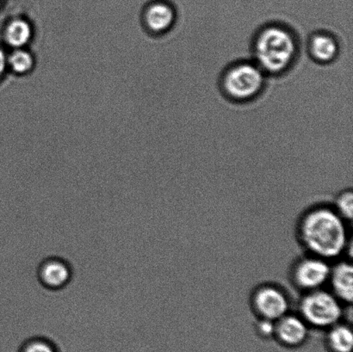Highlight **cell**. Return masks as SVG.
I'll return each mask as SVG.
<instances>
[{"label": "cell", "mask_w": 353, "mask_h": 352, "mask_svg": "<svg viewBox=\"0 0 353 352\" xmlns=\"http://www.w3.org/2000/svg\"><path fill=\"white\" fill-rule=\"evenodd\" d=\"M347 223L334 207L314 206L301 216L297 238L307 253L330 262L337 260L352 240Z\"/></svg>", "instance_id": "1"}, {"label": "cell", "mask_w": 353, "mask_h": 352, "mask_svg": "<svg viewBox=\"0 0 353 352\" xmlns=\"http://www.w3.org/2000/svg\"><path fill=\"white\" fill-rule=\"evenodd\" d=\"M256 64L266 75L281 76L296 63L299 41L292 28L280 23H268L259 29L252 41Z\"/></svg>", "instance_id": "2"}, {"label": "cell", "mask_w": 353, "mask_h": 352, "mask_svg": "<svg viewBox=\"0 0 353 352\" xmlns=\"http://www.w3.org/2000/svg\"><path fill=\"white\" fill-rule=\"evenodd\" d=\"M266 76L254 61H235L221 74L220 90L231 102H252L264 92Z\"/></svg>", "instance_id": "3"}, {"label": "cell", "mask_w": 353, "mask_h": 352, "mask_svg": "<svg viewBox=\"0 0 353 352\" xmlns=\"http://www.w3.org/2000/svg\"><path fill=\"white\" fill-rule=\"evenodd\" d=\"M345 304L325 288L303 293L299 303V315L310 329L327 330L342 322Z\"/></svg>", "instance_id": "4"}, {"label": "cell", "mask_w": 353, "mask_h": 352, "mask_svg": "<svg viewBox=\"0 0 353 352\" xmlns=\"http://www.w3.org/2000/svg\"><path fill=\"white\" fill-rule=\"evenodd\" d=\"M331 267V262L307 254L292 265L290 282L303 294L323 289L327 285Z\"/></svg>", "instance_id": "5"}, {"label": "cell", "mask_w": 353, "mask_h": 352, "mask_svg": "<svg viewBox=\"0 0 353 352\" xmlns=\"http://www.w3.org/2000/svg\"><path fill=\"white\" fill-rule=\"evenodd\" d=\"M250 304L258 319L276 322L290 313L289 296L278 285L265 284L259 285L252 293Z\"/></svg>", "instance_id": "6"}, {"label": "cell", "mask_w": 353, "mask_h": 352, "mask_svg": "<svg viewBox=\"0 0 353 352\" xmlns=\"http://www.w3.org/2000/svg\"><path fill=\"white\" fill-rule=\"evenodd\" d=\"M37 279L44 289L51 291L67 288L74 277V270L68 260L61 257L44 258L37 267Z\"/></svg>", "instance_id": "7"}, {"label": "cell", "mask_w": 353, "mask_h": 352, "mask_svg": "<svg viewBox=\"0 0 353 352\" xmlns=\"http://www.w3.org/2000/svg\"><path fill=\"white\" fill-rule=\"evenodd\" d=\"M310 327L299 313H287L275 322L274 339L286 348H299L307 342Z\"/></svg>", "instance_id": "8"}, {"label": "cell", "mask_w": 353, "mask_h": 352, "mask_svg": "<svg viewBox=\"0 0 353 352\" xmlns=\"http://www.w3.org/2000/svg\"><path fill=\"white\" fill-rule=\"evenodd\" d=\"M327 284L330 291L345 305H351L353 298V267L352 261L341 260L332 265Z\"/></svg>", "instance_id": "9"}, {"label": "cell", "mask_w": 353, "mask_h": 352, "mask_svg": "<svg viewBox=\"0 0 353 352\" xmlns=\"http://www.w3.org/2000/svg\"><path fill=\"white\" fill-rule=\"evenodd\" d=\"M340 43L333 34L321 30L311 34L307 51L314 62L327 65L334 62L340 54Z\"/></svg>", "instance_id": "10"}, {"label": "cell", "mask_w": 353, "mask_h": 352, "mask_svg": "<svg viewBox=\"0 0 353 352\" xmlns=\"http://www.w3.org/2000/svg\"><path fill=\"white\" fill-rule=\"evenodd\" d=\"M145 21L148 29L154 33L168 32L176 22L175 10L168 3H154L148 9Z\"/></svg>", "instance_id": "11"}, {"label": "cell", "mask_w": 353, "mask_h": 352, "mask_svg": "<svg viewBox=\"0 0 353 352\" xmlns=\"http://www.w3.org/2000/svg\"><path fill=\"white\" fill-rule=\"evenodd\" d=\"M325 343L330 352H352L353 332L350 324L342 322L328 329Z\"/></svg>", "instance_id": "12"}, {"label": "cell", "mask_w": 353, "mask_h": 352, "mask_svg": "<svg viewBox=\"0 0 353 352\" xmlns=\"http://www.w3.org/2000/svg\"><path fill=\"white\" fill-rule=\"evenodd\" d=\"M6 43L13 48H22L30 43L32 37V28L26 20L16 19L7 24L5 33Z\"/></svg>", "instance_id": "13"}, {"label": "cell", "mask_w": 353, "mask_h": 352, "mask_svg": "<svg viewBox=\"0 0 353 352\" xmlns=\"http://www.w3.org/2000/svg\"><path fill=\"white\" fill-rule=\"evenodd\" d=\"M7 64L17 74H26L32 69L34 59L29 52L17 48L10 55H7Z\"/></svg>", "instance_id": "14"}, {"label": "cell", "mask_w": 353, "mask_h": 352, "mask_svg": "<svg viewBox=\"0 0 353 352\" xmlns=\"http://www.w3.org/2000/svg\"><path fill=\"white\" fill-rule=\"evenodd\" d=\"M333 207L342 218L351 222L353 216V193L351 189L339 194Z\"/></svg>", "instance_id": "15"}, {"label": "cell", "mask_w": 353, "mask_h": 352, "mask_svg": "<svg viewBox=\"0 0 353 352\" xmlns=\"http://www.w3.org/2000/svg\"><path fill=\"white\" fill-rule=\"evenodd\" d=\"M19 352H58L51 340L43 337H34L27 340Z\"/></svg>", "instance_id": "16"}, {"label": "cell", "mask_w": 353, "mask_h": 352, "mask_svg": "<svg viewBox=\"0 0 353 352\" xmlns=\"http://www.w3.org/2000/svg\"><path fill=\"white\" fill-rule=\"evenodd\" d=\"M256 332L262 339L268 340L274 338L275 322L265 319H258L256 324Z\"/></svg>", "instance_id": "17"}, {"label": "cell", "mask_w": 353, "mask_h": 352, "mask_svg": "<svg viewBox=\"0 0 353 352\" xmlns=\"http://www.w3.org/2000/svg\"><path fill=\"white\" fill-rule=\"evenodd\" d=\"M7 67H8V64H7V54L5 50L0 48V79L5 74Z\"/></svg>", "instance_id": "18"}, {"label": "cell", "mask_w": 353, "mask_h": 352, "mask_svg": "<svg viewBox=\"0 0 353 352\" xmlns=\"http://www.w3.org/2000/svg\"><path fill=\"white\" fill-rule=\"evenodd\" d=\"M0 3H1V0H0Z\"/></svg>", "instance_id": "19"}]
</instances>
